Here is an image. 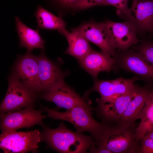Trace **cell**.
<instances>
[{
  "instance_id": "6da1fadb",
  "label": "cell",
  "mask_w": 153,
  "mask_h": 153,
  "mask_svg": "<svg viewBox=\"0 0 153 153\" xmlns=\"http://www.w3.org/2000/svg\"><path fill=\"white\" fill-rule=\"evenodd\" d=\"M41 132L42 141L46 148L62 153H84L96 142L92 136L74 132L68 129L63 121L56 128L45 125Z\"/></svg>"
},
{
  "instance_id": "7a4b0ae2",
  "label": "cell",
  "mask_w": 153,
  "mask_h": 153,
  "mask_svg": "<svg viewBox=\"0 0 153 153\" xmlns=\"http://www.w3.org/2000/svg\"><path fill=\"white\" fill-rule=\"evenodd\" d=\"M44 112L47 113V117L53 120L68 121L75 127L76 132L82 133H90L95 141L97 142L103 133L106 124L96 120L92 116L95 108L88 105H78L65 112H60L40 105Z\"/></svg>"
},
{
  "instance_id": "3957f363",
  "label": "cell",
  "mask_w": 153,
  "mask_h": 153,
  "mask_svg": "<svg viewBox=\"0 0 153 153\" xmlns=\"http://www.w3.org/2000/svg\"><path fill=\"white\" fill-rule=\"evenodd\" d=\"M105 124L96 145L112 153H139L140 140L137 139L136 134L137 126H130L117 123Z\"/></svg>"
},
{
  "instance_id": "277c9868",
  "label": "cell",
  "mask_w": 153,
  "mask_h": 153,
  "mask_svg": "<svg viewBox=\"0 0 153 153\" xmlns=\"http://www.w3.org/2000/svg\"><path fill=\"white\" fill-rule=\"evenodd\" d=\"M38 95L27 87L13 72L8 79V89L0 106V113L35 107Z\"/></svg>"
},
{
  "instance_id": "5b68a950",
  "label": "cell",
  "mask_w": 153,
  "mask_h": 153,
  "mask_svg": "<svg viewBox=\"0 0 153 153\" xmlns=\"http://www.w3.org/2000/svg\"><path fill=\"white\" fill-rule=\"evenodd\" d=\"M42 141L41 132L38 129L26 131L16 130L2 132L0 147L5 153H36L38 151L39 143Z\"/></svg>"
},
{
  "instance_id": "8992f818",
  "label": "cell",
  "mask_w": 153,
  "mask_h": 153,
  "mask_svg": "<svg viewBox=\"0 0 153 153\" xmlns=\"http://www.w3.org/2000/svg\"><path fill=\"white\" fill-rule=\"evenodd\" d=\"M113 57L117 71L121 69L133 73L140 77L145 84L153 86V66L147 63L139 52L131 48L116 52Z\"/></svg>"
},
{
  "instance_id": "52a82bcc",
  "label": "cell",
  "mask_w": 153,
  "mask_h": 153,
  "mask_svg": "<svg viewBox=\"0 0 153 153\" xmlns=\"http://www.w3.org/2000/svg\"><path fill=\"white\" fill-rule=\"evenodd\" d=\"M142 80L139 76L135 75L130 78L119 77L108 80H100L97 78H94V84L91 89L84 94L83 98L90 103L88 99L90 93L95 91L100 95L99 98L103 101L113 100L120 95L130 91L135 87L136 81Z\"/></svg>"
},
{
  "instance_id": "ba28073f",
  "label": "cell",
  "mask_w": 153,
  "mask_h": 153,
  "mask_svg": "<svg viewBox=\"0 0 153 153\" xmlns=\"http://www.w3.org/2000/svg\"><path fill=\"white\" fill-rule=\"evenodd\" d=\"M30 106L23 109L0 113V129L2 132L16 131L23 128L29 129L35 125L42 127L45 125L42 120L47 117L42 114V109L37 110Z\"/></svg>"
},
{
  "instance_id": "9c48e42d",
  "label": "cell",
  "mask_w": 153,
  "mask_h": 153,
  "mask_svg": "<svg viewBox=\"0 0 153 153\" xmlns=\"http://www.w3.org/2000/svg\"><path fill=\"white\" fill-rule=\"evenodd\" d=\"M37 97L52 102L58 107L67 110L78 105H90L66 84L64 79L57 82L46 92L38 94Z\"/></svg>"
},
{
  "instance_id": "30bf717a",
  "label": "cell",
  "mask_w": 153,
  "mask_h": 153,
  "mask_svg": "<svg viewBox=\"0 0 153 153\" xmlns=\"http://www.w3.org/2000/svg\"><path fill=\"white\" fill-rule=\"evenodd\" d=\"M105 23L111 44L116 50L126 51L141 41L130 22L125 20L120 23L107 20Z\"/></svg>"
},
{
  "instance_id": "8fae6325",
  "label": "cell",
  "mask_w": 153,
  "mask_h": 153,
  "mask_svg": "<svg viewBox=\"0 0 153 153\" xmlns=\"http://www.w3.org/2000/svg\"><path fill=\"white\" fill-rule=\"evenodd\" d=\"M140 87L136 84L130 91L111 101H103L99 98L97 99V106L95 108V110L97 116L105 124L117 123L122 117L128 104Z\"/></svg>"
},
{
  "instance_id": "7c38bea8",
  "label": "cell",
  "mask_w": 153,
  "mask_h": 153,
  "mask_svg": "<svg viewBox=\"0 0 153 153\" xmlns=\"http://www.w3.org/2000/svg\"><path fill=\"white\" fill-rule=\"evenodd\" d=\"M144 37L153 33V0H132L129 16L125 20Z\"/></svg>"
},
{
  "instance_id": "4fadbf2b",
  "label": "cell",
  "mask_w": 153,
  "mask_h": 153,
  "mask_svg": "<svg viewBox=\"0 0 153 153\" xmlns=\"http://www.w3.org/2000/svg\"><path fill=\"white\" fill-rule=\"evenodd\" d=\"M37 56L38 64V94L48 90L68 74L63 72L55 63L49 59L41 49Z\"/></svg>"
},
{
  "instance_id": "5bb4252c",
  "label": "cell",
  "mask_w": 153,
  "mask_h": 153,
  "mask_svg": "<svg viewBox=\"0 0 153 153\" xmlns=\"http://www.w3.org/2000/svg\"><path fill=\"white\" fill-rule=\"evenodd\" d=\"M38 64L37 56L27 51L19 56L14 73L28 88L38 95Z\"/></svg>"
},
{
  "instance_id": "9a60e30c",
  "label": "cell",
  "mask_w": 153,
  "mask_h": 153,
  "mask_svg": "<svg viewBox=\"0 0 153 153\" xmlns=\"http://www.w3.org/2000/svg\"><path fill=\"white\" fill-rule=\"evenodd\" d=\"M76 28L88 41L97 46L101 52L112 57L116 54L111 44L105 22H88Z\"/></svg>"
},
{
  "instance_id": "2e32d148",
  "label": "cell",
  "mask_w": 153,
  "mask_h": 153,
  "mask_svg": "<svg viewBox=\"0 0 153 153\" xmlns=\"http://www.w3.org/2000/svg\"><path fill=\"white\" fill-rule=\"evenodd\" d=\"M153 86L146 84L140 86L128 104L122 117L116 123L130 126H137L135 122L139 119Z\"/></svg>"
},
{
  "instance_id": "e0dca14e",
  "label": "cell",
  "mask_w": 153,
  "mask_h": 153,
  "mask_svg": "<svg viewBox=\"0 0 153 153\" xmlns=\"http://www.w3.org/2000/svg\"><path fill=\"white\" fill-rule=\"evenodd\" d=\"M78 61L80 67L94 79L97 78L101 72L118 71L113 57L93 50Z\"/></svg>"
},
{
  "instance_id": "ac0fdd59",
  "label": "cell",
  "mask_w": 153,
  "mask_h": 153,
  "mask_svg": "<svg viewBox=\"0 0 153 153\" xmlns=\"http://www.w3.org/2000/svg\"><path fill=\"white\" fill-rule=\"evenodd\" d=\"M15 21L20 48L25 47L29 52L34 49L44 48L45 41L41 37L38 29H33L27 27L17 16L15 17Z\"/></svg>"
},
{
  "instance_id": "d6986e66",
  "label": "cell",
  "mask_w": 153,
  "mask_h": 153,
  "mask_svg": "<svg viewBox=\"0 0 153 153\" xmlns=\"http://www.w3.org/2000/svg\"><path fill=\"white\" fill-rule=\"evenodd\" d=\"M62 35L65 37L68 43L65 53L74 57L78 61L93 50L89 41L76 28L72 29L71 32L66 30Z\"/></svg>"
},
{
  "instance_id": "ffe728a7",
  "label": "cell",
  "mask_w": 153,
  "mask_h": 153,
  "mask_svg": "<svg viewBox=\"0 0 153 153\" xmlns=\"http://www.w3.org/2000/svg\"><path fill=\"white\" fill-rule=\"evenodd\" d=\"M34 15L39 28L57 30L62 35L66 31V23L61 18L55 15L41 5L37 6Z\"/></svg>"
},
{
  "instance_id": "44dd1931",
  "label": "cell",
  "mask_w": 153,
  "mask_h": 153,
  "mask_svg": "<svg viewBox=\"0 0 153 153\" xmlns=\"http://www.w3.org/2000/svg\"><path fill=\"white\" fill-rule=\"evenodd\" d=\"M136 128L137 138L140 140L148 133L153 130V86L143 110Z\"/></svg>"
},
{
  "instance_id": "7402d4cb",
  "label": "cell",
  "mask_w": 153,
  "mask_h": 153,
  "mask_svg": "<svg viewBox=\"0 0 153 153\" xmlns=\"http://www.w3.org/2000/svg\"><path fill=\"white\" fill-rule=\"evenodd\" d=\"M131 48L139 52L145 61L153 66V41L150 40H141Z\"/></svg>"
},
{
  "instance_id": "603a6c76",
  "label": "cell",
  "mask_w": 153,
  "mask_h": 153,
  "mask_svg": "<svg viewBox=\"0 0 153 153\" xmlns=\"http://www.w3.org/2000/svg\"><path fill=\"white\" fill-rule=\"evenodd\" d=\"M129 0H105L101 5H111L116 8L117 14L122 18L126 20L129 12L128 7Z\"/></svg>"
},
{
  "instance_id": "cb8c5ba5",
  "label": "cell",
  "mask_w": 153,
  "mask_h": 153,
  "mask_svg": "<svg viewBox=\"0 0 153 153\" xmlns=\"http://www.w3.org/2000/svg\"><path fill=\"white\" fill-rule=\"evenodd\" d=\"M105 0H78L73 8L76 10L85 9L96 5H101Z\"/></svg>"
},
{
  "instance_id": "d4e9b609",
  "label": "cell",
  "mask_w": 153,
  "mask_h": 153,
  "mask_svg": "<svg viewBox=\"0 0 153 153\" xmlns=\"http://www.w3.org/2000/svg\"><path fill=\"white\" fill-rule=\"evenodd\" d=\"M139 153H153V140L144 136L140 139Z\"/></svg>"
},
{
  "instance_id": "484cf974",
  "label": "cell",
  "mask_w": 153,
  "mask_h": 153,
  "mask_svg": "<svg viewBox=\"0 0 153 153\" xmlns=\"http://www.w3.org/2000/svg\"><path fill=\"white\" fill-rule=\"evenodd\" d=\"M60 6L65 8H73L74 5L78 0H52Z\"/></svg>"
},
{
  "instance_id": "4316f807",
  "label": "cell",
  "mask_w": 153,
  "mask_h": 153,
  "mask_svg": "<svg viewBox=\"0 0 153 153\" xmlns=\"http://www.w3.org/2000/svg\"><path fill=\"white\" fill-rule=\"evenodd\" d=\"M89 152L90 153H112L108 150L101 147L95 144L93 145L90 148Z\"/></svg>"
},
{
  "instance_id": "83f0119b",
  "label": "cell",
  "mask_w": 153,
  "mask_h": 153,
  "mask_svg": "<svg viewBox=\"0 0 153 153\" xmlns=\"http://www.w3.org/2000/svg\"><path fill=\"white\" fill-rule=\"evenodd\" d=\"M144 136L153 140V130L148 133Z\"/></svg>"
}]
</instances>
